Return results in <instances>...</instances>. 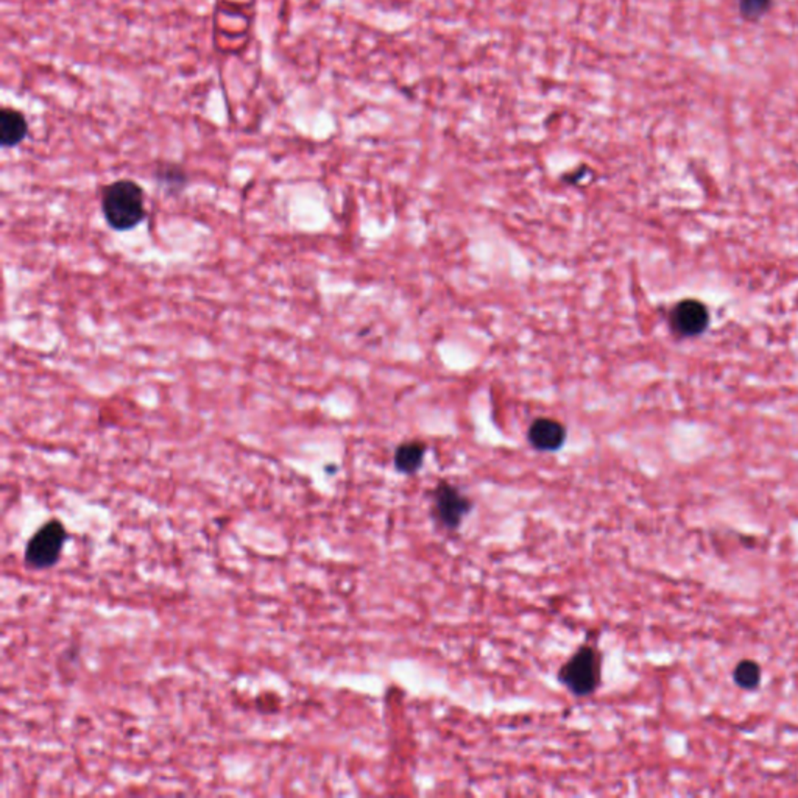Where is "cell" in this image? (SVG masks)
<instances>
[{"mask_svg": "<svg viewBox=\"0 0 798 798\" xmlns=\"http://www.w3.org/2000/svg\"><path fill=\"white\" fill-rule=\"evenodd\" d=\"M103 217L116 231H130L146 219V195L133 179L107 184L100 195Z\"/></svg>", "mask_w": 798, "mask_h": 798, "instance_id": "cell-1", "label": "cell"}, {"mask_svg": "<svg viewBox=\"0 0 798 798\" xmlns=\"http://www.w3.org/2000/svg\"><path fill=\"white\" fill-rule=\"evenodd\" d=\"M66 539L67 532L61 521L52 519L43 524L28 539L24 556L26 565L32 569H49L54 567L60 560Z\"/></svg>", "mask_w": 798, "mask_h": 798, "instance_id": "cell-2", "label": "cell"}, {"mask_svg": "<svg viewBox=\"0 0 798 798\" xmlns=\"http://www.w3.org/2000/svg\"><path fill=\"white\" fill-rule=\"evenodd\" d=\"M560 680L576 696L593 694L600 681V659L593 648H583L560 670Z\"/></svg>", "mask_w": 798, "mask_h": 798, "instance_id": "cell-3", "label": "cell"}, {"mask_svg": "<svg viewBox=\"0 0 798 798\" xmlns=\"http://www.w3.org/2000/svg\"><path fill=\"white\" fill-rule=\"evenodd\" d=\"M434 508L445 527L457 529L462 519L468 515V497H465L455 486L442 484L435 491Z\"/></svg>", "mask_w": 798, "mask_h": 798, "instance_id": "cell-4", "label": "cell"}, {"mask_svg": "<svg viewBox=\"0 0 798 798\" xmlns=\"http://www.w3.org/2000/svg\"><path fill=\"white\" fill-rule=\"evenodd\" d=\"M675 330L683 335L701 334L707 328L708 311L701 302L686 300L677 304L672 312Z\"/></svg>", "mask_w": 798, "mask_h": 798, "instance_id": "cell-5", "label": "cell"}, {"mask_svg": "<svg viewBox=\"0 0 798 798\" xmlns=\"http://www.w3.org/2000/svg\"><path fill=\"white\" fill-rule=\"evenodd\" d=\"M567 440V429L560 421L538 418L529 427V442L538 451H557Z\"/></svg>", "mask_w": 798, "mask_h": 798, "instance_id": "cell-6", "label": "cell"}, {"mask_svg": "<svg viewBox=\"0 0 798 798\" xmlns=\"http://www.w3.org/2000/svg\"><path fill=\"white\" fill-rule=\"evenodd\" d=\"M28 135V122L26 116L15 108H2L0 111V144L4 148H13L22 144Z\"/></svg>", "mask_w": 798, "mask_h": 798, "instance_id": "cell-7", "label": "cell"}, {"mask_svg": "<svg viewBox=\"0 0 798 798\" xmlns=\"http://www.w3.org/2000/svg\"><path fill=\"white\" fill-rule=\"evenodd\" d=\"M426 445L421 442L403 443L394 453V466L401 473L414 475L423 465Z\"/></svg>", "mask_w": 798, "mask_h": 798, "instance_id": "cell-8", "label": "cell"}, {"mask_svg": "<svg viewBox=\"0 0 798 798\" xmlns=\"http://www.w3.org/2000/svg\"><path fill=\"white\" fill-rule=\"evenodd\" d=\"M733 679L734 683L742 690H756L761 681L760 664L752 661V660H742L734 668Z\"/></svg>", "mask_w": 798, "mask_h": 798, "instance_id": "cell-9", "label": "cell"}, {"mask_svg": "<svg viewBox=\"0 0 798 798\" xmlns=\"http://www.w3.org/2000/svg\"><path fill=\"white\" fill-rule=\"evenodd\" d=\"M155 177H157L158 183L172 192L183 189L188 183V175L177 164H161L157 169Z\"/></svg>", "mask_w": 798, "mask_h": 798, "instance_id": "cell-10", "label": "cell"}, {"mask_svg": "<svg viewBox=\"0 0 798 798\" xmlns=\"http://www.w3.org/2000/svg\"><path fill=\"white\" fill-rule=\"evenodd\" d=\"M771 6V0H741L739 10L745 19H758Z\"/></svg>", "mask_w": 798, "mask_h": 798, "instance_id": "cell-11", "label": "cell"}]
</instances>
